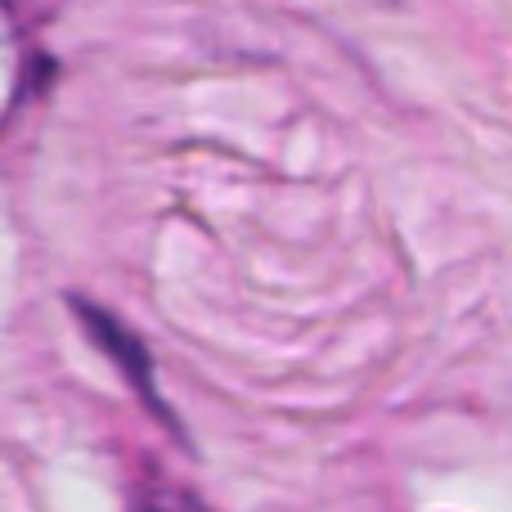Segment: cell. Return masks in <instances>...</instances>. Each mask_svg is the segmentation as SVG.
Listing matches in <instances>:
<instances>
[{
	"label": "cell",
	"mask_w": 512,
	"mask_h": 512,
	"mask_svg": "<svg viewBox=\"0 0 512 512\" xmlns=\"http://www.w3.org/2000/svg\"><path fill=\"white\" fill-rule=\"evenodd\" d=\"M149 512H198V508H189V504H176V508H149Z\"/></svg>",
	"instance_id": "6da1fadb"
}]
</instances>
